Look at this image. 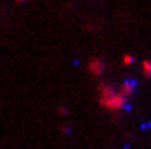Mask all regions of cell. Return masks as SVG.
<instances>
[{"label":"cell","instance_id":"6da1fadb","mask_svg":"<svg viewBox=\"0 0 151 149\" xmlns=\"http://www.w3.org/2000/svg\"><path fill=\"white\" fill-rule=\"evenodd\" d=\"M133 91H136V80L131 78H124L120 85H104L102 89H100V105H102L104 109H109V111H124V109L129 107V103H131V96Z\"/></svg>","mask_w":151,"mask_h":149}]
</instances>
